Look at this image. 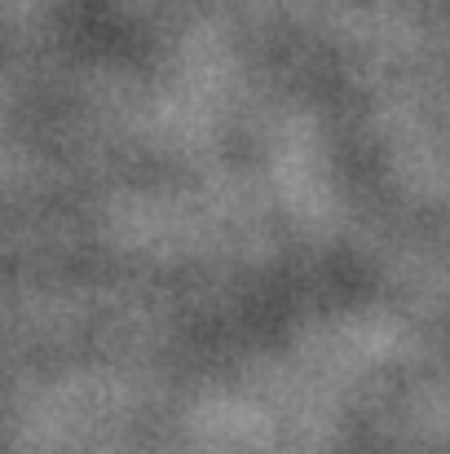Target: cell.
I'll use <instances>...</instances> for the list:
<instances>
[]
</instances>
